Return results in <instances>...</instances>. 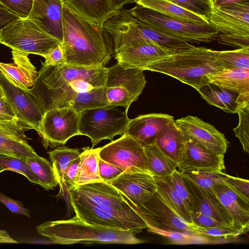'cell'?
Segmentation results:
<instances>
[{
  "label": "cell",
  "mask_w": 249,
  "mask_h": 249,
  "mask_svg": "<svg viewBox=\"0 0 249 249\" xmlns=\"http://www.w3.org/2000/svg\"><path fill=\"white\" fill-rule=\"evenodd\" d=\"M0 86L18 119L38 134L44 112L30 89L25 90L14 85L0 71Z\"/></svg>",
  "instance_id": "9a60e30c"
},
{
  "label": "cell",
  "mask_w": 249,
  "mask_h": 249,
  "mask_svg": "<svg viewBox=\"0 0 249 249\" xmlns=\"http://www.w3.org/2000/svg\"><path fill=\"white\" fill-rule=\"evenodd\" d=\"M48 154L59 186V194L62 195L66 188L63 179L65 170L70 162L79 157L81 153L78 149L63 146L50 151Z\"/></svg>",
  "instance_id": "d6a6232c"
},
{
  "label": "cell",
  "mask_w": 249,
  "mask_h": 249,
  "mask_svg": "<svg viewBox=\"0 0 249 249\" xmlns=\"http://www.w3.org/2000/svg\"><path fill=\"white\" fill-rule=\"evenodd\" d=\"M25 161L39 181V185L45 190L53 189L58 184L51 163L46 159L37 155L27 157Z\"/></svg>",
  "instance_id": "e575fe53"
},
{
  "label": "cell",
  "mask_w": 249,
  "mask_h": 249,
  "mask_svg": "<svg viewBox=\"0 0 249 249\" xmlns=\"http://www.w3.org/2000/svg\"><path fill=\"white\" fill-rule=\"evenodd\" d=\"M108 106L87 109L79 113L80 134L89 137L92 146L105 139L112 141L114 136L123 135L130 121L127 110Z\"/></svg>",
  "instance_id": "8fae6325"
},
{
  "label": "cell",
  "mask_w": 249,
  "mask_h": 249,
  "mask_svg": "<svg viewBox=\"0 0 249 249\" xmlns=\"http://www.w3.org/2000/svg\"><path fill=\"white\" fill-rule=\"evenodd\" d=\"M155 143L178 166L182 160L185 150L186 138L176 124L159 134Z\"/></svg>",
  "instance_id": "f1b7e54d"
},
{
  "label": "cell",
  "mask_w": 249,
  "mask_h": 249,
  "mask_svg": "<svg viewBox=\"0 0 249 249\" xmlns=\"http://www.w3.org/2000/svg\"><path fill=\"white\" fill-rule=\"evenodd\" d=\"M63 39L60 43L65 63L80 67H103L113 53L110 38L103 29L78 16L63 3Z\"/></svg>",
  "instance_id": "6da1fadb"
},
{
  "label": "cell",
  "mask_w": 249,
  "mask_h": 249,
  "mask_svg": "<svg viewBox=\"0 0 249 249\" xmlns=\"http://www.w3.org/2000/svg\"><path fill=\"white\" fill-rule=\"evenodd\" d=\"M196 232L197 235L206 237L207 241H226L234 239L239 235L245 233L240 228L233 225H224L213 227H201L196 226Z\"/></svg>",
  "instance_id": "d590c367"
},
{
  "label": "cell",
  "mask_w": 249,
  "mask_h": 249,
  "mask_svg": "<svg viewBox=\"0 0 249 249\" xmlns=\"http://www.w3.org/2000/svg\"><path fill=\"white\" fill-rule=\"evenodd\" d=\"M26 158L0 154V168L25 176L31 183L39 185V181L25 161Z\"/></svg>",
  "instance_id": "f35d334b"
},
{
  "label": "cell",
  "mask_w": 249,
  "mask_h": 249,
  "mask_svg": "<svg viewBox=\"0 0 249 249\" xmlns=\"http://www.w3.org/2000/svg\"><path fill=\"white\" fill-rule=\"evenodd\" d=\"M43 57L45 61H41V63L46 66H55L65 63L64 55L60 44L51 50Z\"/></svg>",
  "instance_id": "f907efd6"
},
{
  "label": "cell",
  "mask_w": 249,
  "mask_h": 249,
  "mask_svg": "<svg viewBox=\"0 0 249 249\" xmlns=\"http://www.w3.org/2000/svg\"><path fill=\"white\" fill-rule=\"evenodd\" d=\"M218 51L195 47L171 54L146 70L172 77L197 90L209 84V76L224 69L217 62Z\"/></svg>",
  "instance_id": "277c9868"
},
{
  "label": "cell",
  "mask_w": 249,
  "mask_h": 249,
  "mask_svg": "<svg viewBox=\"0 0 249 249\" xmlns=\"http://www.w3.org/2000/svg\"><path fill=\"white\" fill-rule=\"evenodd\" d=\"M148 226V231L179 241L198 236L195 226L185 223L156 192L145 202L136 208Z\"/></svg>",
  "instance_id": "9c48e42d"
},
{
  "label": "cell",
  "mask_w": 249,
  "mask_h": 249,
  "mask_svg": "<svg viewBox=\"0 0 249 249\" xmlns=\"http://www.w3.org/2000/svg\"><path fill=\"white\" fill-rule=\"evenodd\" d=\"M3 171H5L4 170L0 168V173L2 172Z\"/></svg>",
  "instance_id": "6125c7cd"
},
{
  "label": "cell",
  "mask_w": 249,
  "mask_h": 249,
  "mask_svg": "<svg viewBox=\"0 0 249 249\" xmlns=\"http://www.w3.org/2000/svg\"><path fill=\"white\" fill-rule=\"evenodd\" d=\"M19 18H20L0 4V33L3 27Z\"/></svg>",
  "instance_id": "11a10c76"
},
{
  "label": "cell",
  "mask_w": 249,
  "mask_h": 249,
  "mask_svg": "<svg viewBox=\"0 0 249 249\" xmlns=\"http://www.w3.org/2000/svg\"><path fill=\"white\" fill-rule=\"evenodd\" d=\"M71 11L98 27L116 13L112 10L109 0H62Z\"/></svg>",
  "instance_id": "d4e9b609"
},
{
  "label": "cell",
  "mask_w": 249,
  "mask_h": 249,
  "mask_svg": "<svg viewBox=\"0 0 249 249\" xmlns=\"http://www.w3.org/2000/svg\"><path fill=\"white\" fill-rule=\"evenodd\" d=\"M143 70L127 68L119 63L108 68L105 86L126 89L136 101L145 88L146 81Z\"/></svg>",
  "instance_id": "cb8c5ba5"
},
{
  "label": "cell",
  "mask_w": 249,
  "mask_h": 249,
  "mask_svg": "<svg viewBox=\"0 0 249 249\" xmlns=\"http://www.w3.org/2000/svg\"><path fill=\"white\" fill-rule=\"evenodd\" d=\"M79 120V113L70 107L54 108L44 112L38 133L43 147L63 145L71 137L80 135Z\"/></svg>",
  "instance_id": "7c38bea8"
},
{
  "label": "cell",
  "mask_w": 249,
  "mask_h": 249,
  "mask_svg": "<svg viewBox=\"0 0 249 249\" xmlns=\"http://www.w3.org/2000/svg\"><path fill=\"white\" fill-rule=\"evenodd\" d=\"M212 190L228 211L233 226L247 233L249 230V201L235 192L224 182L214 184Z\"/></svg>",
  "instance_id": "603a6c76"
},
{
  "label": "cell",
  "mask_w": 249,
  "mask_h": 249,
  "mask_svg": "<svg viewBox=\"0 0 249 249\" xmlns=\"http://www.w3.org/2000/svg\"><path fill=\"white\" fill-rule=\"evenodd\" d=\"M182 176L192 202L191 211L200 213L226 225H233L231 216L212 189L203 188Z\"/></svg>",
  "instance_id": "d6986e66"
},
{
  "label": "cell",
  "mask_w": 249,
  "mask_h": 249,
  "mask_svg": "<svg viewBox=\"0 0 249 249\" xmlns=\"http://www.w3.org/2000/svg\"><path fill=\"white\" fill-rule=\"evenodd\" d=\"M0 153L20 158L38 155L27 141L2 136H0Z\"/></svg>",
  "instance_id": "8d00e7d4"
},
{
  "label": "cell",
  "mask_w": 249,
  "mask_h": 249,
  "mask_svg": "<svg viewBox=\"0 0 249 249\" xmlns=\"http://www.w3.org/2000/svg\"><path fill=\"white\" fill-rule=\"evenodd\" d=\"M0 43L12 50L43 57L61 43L33 21L27 18H19L1 29Z\"/></svg>",
  "instance_id": "30bf717a"
},
{
  "label": "cell",
  "mask_w": 249,
  "mask_h": 249,
  "mask_svg": "<svg viewBox=\"0 0 249 249\" xmlns=\"http://www.w3.org/2000/svg\"><path fill=\"white\" fill-rule=\"evenodd\" d=\"M147 167L154 177H169L178 168L177 164L154 143L144 146Z\"/></svg>",
  "instance_id": "f546056e"
},
{
  "label": "cell",
  "mask_w": 249,
  "mask_h": 249,
  "mask_svg": "<svg viewBox=\"0 0 249 249\" xmlns=\"http://www.w3.org/2000/svg\"><path fill=\"white\" fill-rule=\"evenodd\" d=\"M99 176L102 181L110 182L121 175L124 170L120 167L107 162L99 158L98 160Z\"/></svg>",
  "instance_id": "c3c4849f"
},
{
  "label": "cell",
  "mask_w": 249,
  "mask_h": 249,
  "mask_svg": "<svg viewBox=\"0 0 249 249\" xmlns=\"http://www.w3.org/2000/svg\"><path fill=\"white\" fill-rule=\"evenodd\" d=\"M209 104L228 113H236L239 106V94L216 85L209 83L197 90Z\"/></svg>",
  "instance_id": "484cf974"
},
{
  "label": "cell",
  "mask_w": 249,
  "mask_h": 249,
  "mask_svg": "<svg viewBox=\"0 0 249 249\" xmlns=\"http://www.w3.org/2000/svg\"><path fill=\"white\" fill-rule=\"evenodd\" d=\"M100 148L92 149L88 147L83 148L84 150L80 155V161L78 173L72 188L102 181L98 170Z\"/></svg>",
  "instance_id": "4dcf8cb0"
},
{
  "label": "cell",
  "mask_w": 249,
  "mask_h": 249,
  "mask_svg": "<svg viewBox=\"0 0 249 249\" xmlns=\"http://www.w3.org/2000/svg\"><path fill=\"white\" fill-rule=\"evenodd\" d=\"M3 96H4V94L3 92V90L0 86V98L2 97Z\"/></svg>",
  "instance_id": "94428289"
},
{
  "label": "cell",
  "mask_w": 249,
  "mask_h": 249,
  "mask_svg": "<svg viewBox=\"0 0 249 249\" xmlns=\"http://www.w3.org/2000/svg\"><path fill=\"white\" fill-rule=\"evenodd\" d=\"M175 125V120L171 115L160 113H149L131 119L124 134L145 146L155 143L159 134Z\"/></svg>",
  "instance_id": "ac0fdd59"
},
{
  "label": "cell",
  "mask_w": 249,
  "mask_h": 249,
  "mask_svg": "<svg viewBox=\"0 0 249 249\" xmlns=\"http://www.w3.org/2000/svg\"><path fill=\"white\" fill-rule=\"evenodd\" d=\"M201 0L206 2V3L208 4L209 5H210L211 6H212L213 8V0Z\"/></svg>",
  "instance_id": "91938a15"
},
{
  "label": "cell",
  "mask_w": 249,
  "mask_h": 249,
  "mask_svg": "<svg viewBox=\"0 0 249 249\" xmlns=\"http://www.w3.org/2000/svg\"><path fill=\"white\" fill-rule=\"evenodd\" d=\"M224 182L237 193L249 201V181L248 179L241 178L226 174Z\"/></svg>",
  "instance_id": "7dc6e473"
},
{
  "label": "cell",
  "mask_w": 249,
  "mask_h": 249,
  "mask_svg": "<svg viewBox=\"0 0 249 249\" xmlns=\"http://www.w3.org/2000/svg\"><path fill=\"white\" fill-rule=\"evenodd\" d=\"M112 10L117 13L124 6L136 2V0H109Z\"/></svg>",
  "instance_id": "9f6ffc18"
},
{
  "label": "cell",
  "mask_w": 249,
  "mask_h": 249,
  "mask_svg": "<svg viewBox=\"0 0 249 249\" xmlns=\"http://www.w3.org/2000/svg\"></svg>",
  "instance_id": "be15d7a7"
},
{
  "label": "cell",
  "mask_w": 249,
  "mask_h": 249,
  "mask_svg": "<svg viewBox=\"0 0 249 249\" xmlns=\"http://www.w3.org/2000/svg\"><path fill=\"white\" fill-rule=\"evenodd\" d=\"M80 161V156L73 160L69 164L64 175V182L68 191L73 186L77 176Z\"/></svg>",
  "instance_id": "816d5d0a"
},
{
  "label": "cell",
  "mask_w": 249,
  "mask_h": 249,
  "mask_svg": "<svg viewBox=\"0 0 249 249\" xmlns=\"http://www.w3.org/2000/svg\"><path fill=\"white\" fill-rule=\"evenodd\" d=\"M244 1H249V0H213V7L224 6Z\"/></svg>",
  "instance_id": "680465c9"
},
{
  "label": "cell",
  "mask_w": 249,
  "mask_h": 249,
  "mask_svg": "<svg viewBox=\"0 0 249 249\" xmlns=\"http://www.w3.org/2000/svg\"><path fill=\"white\" fill-rule=\"evenodd\" d=\"M136 4L172 18L199 24H210L209 19L167 0H136Z\"/></svg>",
  "instance_id": "4316f807"
},
{
  "label": "cell",
  "mask_w": 249,
  "mask_h": 249,
  "mask_svg": "<svg viewBox=\"0 0 249 249\" xmlns=\"http://www.w3.org/2000/svg\"><path fill=\"white\" fill-rule=\"evenodd\" d=\"M208 78L210 83L239 94L249 93V69H223Z\"/></svg>",
  "instance_id": "83f0119b"
},
{
  "label": "cell",
  "mask_w": 249,
  "mask_h": 249,
  "mask_svg": "<svg viewBox=\"0 0 249 249\" xmlns=\"http://www.w3.org/2000/svg\"><path fill=\"white\" fill-rule=\"evenodd\" d=\"M108 182L120 191L135 208L148 200L157 191L154 176L135 168L125 170Z\"/></svg>",
  "instance_id": "e0dca14e"
},
{
  "label": "cell",
  "mask_w": 249,
  "mask_h": 249,
  "mask_svg": "<svg viewBox=\"0 0 249 249\" xmlns=\"http://www.w3.org/2000/svg\"><path fill=\"white\" fill-rule=\"evenodd\" d=\"M184 136L219 155L226 153L229 142L213 125L196 116L188 115L175 120Z\"/></svg>",
  "instance_id": "2e32d148"
},
{
  "label": "cell",
  "mask_w": 249,
  "mask_h": 249,
  "mask_svg": "<svg viewBox=\"0 0 249 249\" xmlns=\"http://www.w3.org/2000/svg\"><path fill=\"white\" fill-rule=\"evenodd\" d=\"M237 113L239 122L237 126L233 129L235 136L241 142L243 150L249 152V102L239 105Z\"/></svg>",
  "instance_id": "60d3db41"
},
{
  "label": "cell",
  "mask_w": 249,
  "mask_h": 249,
  "mask_svg": "<svg viewBox=\"0 0 249 249\" xmlns=\"http://www.w3.org/2000/svg\"><path fill=\"white\" fill-rule=\"evenodd\" d=\"M154 178L157 191L165 203L185 223L195 226L192 222L190 211L182 198L169 181V177L165 178H160L157 177Z\"/></svg>",
  "instance_id": "1f68e13d"
},
{
  "label": "cell",
  "mask_w": 249,
  "mask_h": 249,
  "mask_svg": "<svg viewBox=\"0 0 249 249\" xmlns=\"http://www.w3.org/2000/svg\"><path fill=\"white\" fill-rule=\"evenodd\" d=\"M106 88L107 97L109 105L124 107L128 110L134 102L129 92L126 89L118 87Z\"/></svg>",
  "instance_id": "b9f144b4"
},
{
  "label": "cell",
  "mask_w": 249,
  "mask_h": 249,
  "mask_svg": "<svg viewBox=\"0 0 249 249\" xmlns=\"http://www.w3.org/2000/svg\"><path fill=\"white\" fill-rule=\"evenodd\" d=\"M0 203L14 213L21 214L29 218L31 217L29 210L25 208L20 201L9 197L0 192Z\"/></svg>",
  "instance_id": "681fc988"
},
{
  "label": "cell",
  "mask_w": 249,
  "mask_h": 249,
  "mask_svg": "<svg viewBox=\"0 0 249 249\" xmlns=\"http://www.w3.org/2000/svg\"><path fill=\"white\" fill-rule=\"evenodd\" d=\"M99 155L100 159L124 171L135 168L151 174L147 165L144 146L125 134L100 147Z\"/></svg>",
  "instance_id": "4fadbf2b"
},
{
  "label": "cell",
  "mask_w": 249,
  "mask_h": 249,
  "mask_svg": "<svg viewBox=\"0 0 249 249\" xmlns=\"http://www.w3.org/2000/svg\"><path fill=\"white\" fill-rule=\"evenodd\" d=\"M110 106L105 86L93 88L79 93L69 107L79 113L82 110Z\"/></svg>",
  "instance_id": "836d02e7"
},
{
  "label": "cell",
  "mask_w": 249,
  "mask_h": 249,
  "mask_svg": "<svg viewBox=\"0 0 249 249\" xmlns=\"http://www.w3.org/2000/svg\"><path fill=\"white\" fill-rule=\"evenodd\" d=\"M30 128L18 120L0 121V136L11 137L27 141L29 139L25 134Z\"/></svg>",
  "instance_id": "7bdbcfd3"
},
{
  "label": "cell",
  "mask_w": 249,
  "mask_h": 249,
  "mask_svg": "<svg viewBox=\"0 0 249 249\" xmlns=\"http://www.w3.org/2000/svg\"><path fill=\"white\" fill-rule=\"evenodd\" d=\"M11 53L13 63L0 62V71L10 82L28 90L33 87L38 71L30 61L28 54L16 50H12Z\"/></svg>",
  "instance_id": "7402d4cb"
},
{
  "label": "cell",
  "mask_w": 249,
  "mask_h": 249,
  "mask_svg": "<svg viewBox=\"0 0 249 249\" xmlns=\"http://www.w3.org/2000/svg\"><path fill=\"white\" fill-rule=\"evenodd\" d=\"M180 172L183 176L206 189H212L214 184L224 182L223 179L226 175L223 172H210L198 170H188Z\"/></svg>",
  "instance_id": "ab89813d"
},
{
  "label": "cell",
  "mask_w": 249,
  "mask_h": 249,
  "mask_svg": "<svg viewBox=\"0 0 249 249\" xmlns=\"http://www.w3.org/2000/svg\"><path fill=\"white\" fill-rule=\"evenodd\" d=\"M34 0H0V4L20 18H27Z\"/></svg>",
  "instance_id": "ee69618b"
},
{
  "label": "cell",
  "mask_w": 249,
  "mask_h": 249,
  "mask_svg": "<svg viewBox=\"0 0 249 249\" xmlns=\"http://www.w3.org/2000/svg\"><path fill=\"white\" fill-rule=\"evenodd\" d=\"M40 235L52 244H121L143 243L128 231L87 223L75 215L68 220L44 222L36 227Z\"/></svg>",
  "instance_id": "3957f363"
},
{
  "label": "cell",
  "mask_w": 249,
  "mask_h": 249,
  "mask_svg": "<svg viewBox=\"0 0 249 249\" xmlns=\"http://www.w3.org/2000/svg\"><path fill=\"white\" fill-rule=\"evenodd\" d=\"M15 120L18 119L12 106L4 95L0 98V121Z\"/></svg>",
  "instance_id": "db71d44e"
},
{
  "label": "cell",
  "mask_w": 249,
  "mask_h": 249,
  "mask_svg": "<svg viewBox=\"0 0 249 249\" xmlns=\"http://www.w3.org/2000/svg\"><path fill=\"white\" fill-rule=\"evenodd\" d=\"M196 14L209 19L213 8L201 0H167Z\"/></svg>",
  "instance_id": "f6af8a7d"
},
{
  "label": "cell",
  "mask_w": 249,
  "mask_h": 249,
  "mask_svg": "<svg viewBox=\"0 0 249 249\" xmlns=\"http://www.w3.org/2000/svg\"><path fill=\"white\" fill-rule=\"evenodd\" d=\"M41 65L37 78L30 89L37 101L76 80H86L97 87L105 86L108 70L105 67H84L66 63L46 66L41 63Z\"/></svg>",
  "instance_id": "8992f818"
},
{
  "label": "cell",
  "mask_w": 249,
  "mask_h": 249,
  "mask_svg": "<svg viewBox=\"0 0 249 249\" xmlns=\"http://www.w3.org/2000/svg\"><path fill=\"white\" fill-rule=\"evenodd\" d=\"M104 29L109 35L113 46L128 41L143 40L156 44L171 54L194 47L185 40L150 27L124 8L105 23Z\"/></svg>",
  "instance_id": "5b68a950"
},
{
  "label": "cell",
  "mask_w": 249,
  "mask_h": 249,
  "mask_svg": "<svg viewBox=\"0 0 249 249\" xmlns=\"http://www.w3.org/2000/svg\"><path fill=\"white\" fill-rule=\"evenodd\" d=\"M174 189L184 201L191 212L192 208L190 195L185 184L181 173L177 169L168 178Z\"/></svg>",
  "instance_id": "bcb514c9"
},
{
  "label": "cell",
  "mask_w": 249,
  "mask_h": 249,
  "mask_svg": "<svg viewBox=\"0 0 249 249\" xmlns=\"http://www.w3.org/2000/svg\"><path fill=\"white\" fill-rule=\"evenodd\" d=\"M178 168L180 171L198 170L222 172L226 169L224 156L218 155L186 138V148L182 160Z\"/></svg>",
  "instance_id": "44dd1931"
},
{
  "label": "cell",
  "mask_w": 249,
  "mask_h": 249,
  "mask_svg": "<svg viewBox=\"0 0 249 249\" xmlns=\"http://www.w3.org/2000/svg\"><path fill=\"white\" fill-rule=\"evenodd\" d=\"M190 213L193 223L195 226L201 227H213L226 225L200 213L194 211H191Z\"/></svg>",
  "instance_id": "f5cc1de1"
},
{
  "label": "cell",
  "mask_w": 249,
  "mask_h": 249,
  "mask_svg": "<svg viewBox=\"0 0 249 249\" xmlns=\"http://www.w3.org/2000/svg\"><path fill=\"white\" fill-rule=\"evenodd\" d=\"M68 192L71 206L85 213L116 216L132 224L142 231L148 228L134 205L108 182L87 183L72 188Z\"/></svg>",
  "instance_id": "7a4b0ae2"
},
{
  "label": "cell",
  "mask_w": 249,
  "mask_h": 249,
  "mask_svg": "<svg viewBox=\"0 0 249 249\" xmlns=\"http://www.w3.org/2000/svg\"><path fill=\"white\" fill-rule=\"evenodd\" d=\"M210 23L218 32L216 40L234 48H249V1L213 7Z\"/></svg>",
  "instance_id": "52a82bcc"
},
{
  "label": "cell",
  "mask_w": 249,
  "mask_h": 249,
  "mask_svg": "<svg viewBox=\"0 0 249 249\" xmlns=\"http://www.w3.org/2000/svg\"><path fill=\"white\" fill-rule=\"evenodd\" d=\"M129 13L150 27L188 42L200 43L216 40L217 29L211 24H199L175 19L136 4Z\"/></svg>",
  "instance_id": "ba28073f"
},
{
  "label": "cell",
  "mask_w": 249,
  "mask_h": 249,
  "mask_svg": "<svg viewBox=\"0 0 249 249\" xmlns=\"http://www.w3.org/2000/svg\"><path fill=\"white\" fill-rule=\"evenodd\" d=\"M217 62L224 69H249V48L219 51Z\"/></svg>",
  "instance_id": "74e56055"
},
{
  "label": "cell",
  "mask_w": 249,
  "mask_h": 249,
  "mask_svg": "<svg viewBox=\"0 0 249 249\" xmlns=\"http://www.w3.org/2000/svg\"><path fill=\"white\" fill-rule=\"evenodd\" d=\"M112 50L118 63L125 67L143 71L171 54L156 44L143 40L126 42L113 47Z\"/></svg>",
  "instance_id": "5bb4252c"
},
{
  "label": "cell",
  "mask_w": 249,
  "mask_h": 249,
  "mask_svg": "<svg viewBox=\"0 0 249 249\" xmlns=\"http://www.w3.org/2000/svg\"><path fill=\"white\" fill-rule=\"evenodd\" d=\"M0 243H18V242L13 239L4 230H0Z\"/></svg>",
  "instance_id": "6f0895ef"
},
{
  "label": "cell",
  "mask_w": 249,
  "mask_h": 249,
  "mask_svg": "<svg viewBox=\"0 0 249 249\" xmlns=\"http://www.w3.org/2000/svg\"><path fill=\"white\" fill-rule=\"evenodd\" d=\"M63 6L62 0H34L27 18L61 43L63 39Z\"/></svg>",
  "instance_id": "ffe728a7"
}]
</instances>
